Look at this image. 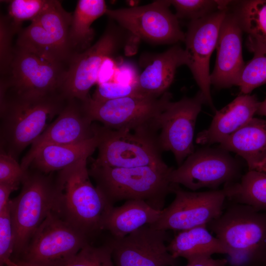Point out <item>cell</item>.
Wrapping results in <instances>:
<instances>
[{
  "instance_id": "8",
  "label": "cell",
  "mask_w": 266,
  "mask_h": 266,
  "mask_svg": "<svg viewBox=\"0 0 266 266\" xmlns=\"http://www.w3.org/2000/svg\"><path fill=\"white\" fill-rule=\"evenodd\" d=\"M67 68V65L48 60L16 45L7 73L0 77V93L61 94Z\"/></svg>"
},
{
  "instance_id": "34",
  "label": "cell",
  "mask_w": 266,
  "mask_h": 266,
  "mask_svg": "<svg viewBox=\"0 0 266 266\" xmlns=\"http://www.w3.org/2000/svg\"><path fill=\"white\" fill-rule=\"evenodd\" d=\"M14 243V233L9 201L7 205L0 211V266H17L12 259Z\"/></svg>"
},
{
  "instance_id": "36",
  "label": "cell",
  "mask_w": 266,
  "mask_h": 266,
  "mask_svg": "<svg viewBox=\"0 0 266 266\" xmlns=\"http://www.w3.org/2000/svg\"><path fill=\"white\" fill-rule=\"evenodd\" d=\"M134 95H143L136 81L131 83L108 81L99 84L91 97L95 101H103Z\"/></svg>"
},
{
  "instance_id": "25",
  "label": "cell",
  "mask_w": 266,
  "mask_h": 266,
  "mask_svg": "<svg viewBox=\"0 0 266 266\" xmlns=\"http://www.w3.org/2000/svg\"><path fill=\"white\" fill-rule=\"evenodd\" d=\"M107 9L103 0L78 1L69 32V43L75 55L82 52L90 46L95 33L92 23L105 14Z\"/></svg>"
},
{
  "instance_id": "38",
  "label": "cell",
  "mask_w": 266,
  "mask_h": 266,
  "mask_svg": "<svg viewBox=\"0 0 266 266\" xmlns=\"http://www.w3.org/2000/svg\"><path fill=\"white\" fill-rule=\"evenodd\" d=\"M228 263V261L225 259H214L209 257L188 261L185 266H226Z\"/></svg>"
},
{
  "instance_id": "26",
  "label": "cell",
  "mask_w": 266,
  "mask_h": 266,
  "mask_svg": "<svg viewBox=\"0 0 266 266\" xmlns=\"http://www.w3.org/2000/svg\"><path fill=\"white\" fill-rule=\"evenodd\" d=\"M226 199L235 203L248 205L266 212V173L248 170L240 180L226 184L223 189Z\"/></svg>"
},
{
  "instance_id": "40",
  "label": "cell",
  "mask_w": 266,
  "mask_h": 266,
  "mask_svg": "<svg viewBox=\"0 0 266 266\" xmlns=\"http://www.w3.org/2000/svg\"><path fill=\"white\" fill-rule=\"evenodd\" d=\"M253 170L266 173V157L257 164L254 167Z\"/></svg>"
},
{
  "instance_id": "7",
  "label": "cell",
  "mask_w": 266,
  "mask_h": 266,
  "mask_svg": "<svg viewBox=\"0 0 266 266\" xmlns=\"http://www.w3.org/2000/svg\"><path fill=\"white\" fill-rule=\"evenodd\" d=\"M98 154L92 162L113 167L162 166L159 133L151 130H115L99 125Z\"/></svg>"
},
{
  "instance_id": "15",
  "label": "cell",
  "mask_w": 266,
  "mask_h": 266,
  "mask_svg": "<svg viewBox=\"0 0 266 266\" xmlns=\"http://www.w3.org/2000/svg\"><path fill=\"white\" fill-rule=\"evenodd\" d=\"M228 9L218 10L202 18L191 21L185 33L186 66L191 70L206 103L212 108L210 59L216 48L221 25Z\"/></svg>"
},
{
  "instance_id": "13",
  "label": "cell",
  "mask_w": 266,
  "mask_h": 266,
  "mask_svg": "<svg viewBox=\"0 0 266 266\" xmlns=\"http://www.w3.org/2000/svg\"><path fill=\"white\" fill-rule=\"evenodd\" d=\"M204 103H206V100L199 91L194 97L171 101L158 118L161 148L173 153L178 166L194 152L196 123Z\"/></svg>"
},
{
  "instance_id": "27",
  "label": "cell",
  "mask_w": 266,
  "mask_h": 266,
  "mask_svg": "<svg viewBox=\"0 0 266 266\" xmlns=\"http://www.w3.org/2000/svg\"><path fill=\"white\" fill-rule=\"evenodd\" d=\"M72 17V14L64 9L60 1L49 0L43 11L32 21L38 23L46 31L70 62L75 55L69 43Z\"/></svg>"
},
{
  "instance_id": "33",
  "label": "cell",
  "mask_w": 266,
  "mask_h": 266,
  "mask_svg": "<svg viewBox=\"0 0 266 266\" xmlns=\"http://www.w3.org/2000/svg\"><path fill=\"white\" fill-rule=\"evenodd\" d=\"M49 0H13L9 1L8 16L19 32L25 20L31 22L36 18L49 3Z\"/></svg>"
},
{
  "instance_id": "11",
  "label": "cell",
  "mask_w": 266,
  "mask_h": 266,
  "mask_svg": "<svg viewBox=\"0 0 266 266\" xmlns=\"http://www.w3.org/2000/svg\"><path fill=\"white\" fill-rule=\"evenodd\" d=\"M173 201L162 211L150 226L155 229L182 231L207 225L224 210L226 194L223 189L205 192L188 191L173 184Z\"/></svg>"
},
{
  "instance_id": "24",
  "label": "cell",
  "mask_w": 266,
  "mask_h": 266,
  "mask_svg": "<svg viewBox=\"0 0 266 266\" xmlns=\"http://www.w3.org/2000/svg\"><path fill=\"white\" fill-rule=\"evenodd\" d=\"M219 146L236 153L245 161L248 170H253L266 157V120L253 117Z\"/></svg>"
},
{
  "instance_id": "28",
  "label": "cell",
  "mask_w": 266,
  "mask_h": 266,
  "mask_svg": "<svg viewBox=\"0 0 266 266\" xmlns=\"http://www.w3.org/2000/svg\"><path fill=\"white\" fill-rule=\"evenodd\" d=\"M16 45L48 60L68 66L69 60L46 31L33 21L17 34Z\"/></svg>"
},
{
  "instance_id": "42",
  "label": "cell",
  "mask_w": 266,
  "mask_h": 266,
  "mask_svg": "<svg viewBox=\"0 0 266 266\" xmlns=\"http://www.w3.org/2000/svg\"><path fill=\"white\" fill-rule=\"evenodd\" d=\"M13 261L16 263L17 266H34L21 260H14Z\"/></svg>"
},
{
  "instance_id": "30",
  "label": "cell",
  "mask_w": 266,
  "mask_h": 266,
  "mask_svg": "<svg viewBox=\"0 0 266 266\" xmlns=\"http://www.w3.org/2000/svg\"><path fill=\"white\" fill-rule=\"evenodd\" d=\"M247 46L253 57L245 64L237 85L244 95L266 84V46L250 36Z\"/></svg>"
},
{
  "instance_id": "37",
  "label": "cell",
  "mask_w": 266,
  "mask_h": 266,
  "mask_svg": "<svg viewBox=\"0 0 266 266\" xmlns=\"http://www.w3.org/2000/svg\"><path fill=\"white\" fill-rule=\"evenodd\" d=\"M27 170H24L17 159L12 156L0 153V183L20 185L24 180Z\"/></svg>"
},
{
  "instance_id": "22",
  "label": "cell",
  "mask_w": 266,
  "mask_h": 266,
  "mask_svg": "<svg viewBox=\"0 0 266 266\" xmlns=\"http://www.w3.org/2000/svg\"><path fill=\"white\" fill-rule=\"evenodd\" d=\"M162 210L154 209L143 200H126L122 205L112 206L107 210L102 229L108 231L113 238H121L145 225L154 224Z\"/></svg>"
},
{
  "instance_id": "2",
  "label": "cell",
  "mask_w": 266,
  "mask_h": 266,
  "mask_svg": "<svg viewBox=\"0 0 266 266\" xmlns=\"http://www.w3.org/2000/svg\"><path fill=\"white\" fill-rule=\"evenodd\" d=\"M173 168L166 164L134 167H113L92 163L89 172L96 187L111 206L119 201L141 200L158 210L164 208L171 193Z\"/></svg>"
},
{
  "instance_id": "29",
  "label": "cell",
  "mask_w": 266,
  "mask_h": 266,
  "mask_svg": "<svg viewBox=\"0 0 266 266\" xmlns=\"http://www.w3.org/2000/svg\"><path fill=\"white\" fill-rule=\"evenodd\" d=\"M233 11L243 32L266 46V0L236 1Z\"/></svg>"
},
{
  "instance_id": "19",
  "label": "cell",
  "mask_w": 266,
  "mask_h": 266,
  "mask_svg": "<svg viewBox=\"0 0 266 266\" xmlns=\"http://www.w3.org/2000/svg\"><path fill=\"white\" fill-rule=\"evenodd\" d=\"M260 103L255 95L237 97L216 112L209 127L198 134L196 143L202 145L221 143L253 118Z\"/></svg>"
},
{
  "instance_id": "39",
  "label": "cell",
  "mask_w": 266,
  "mask_h": 266,
  "mask_svg": "<svg viewBox=\"0 0 266 266\" xmlns=\"http://www.w3.org/2000/svg\"><path fill=\"white\" fill-rule=\"evenodd\" d=\"M19 185L9 183H0V211L8 203L10 194L19 188Z\"/></svg>"
},
{
  "instance_id": "18",
  "label": "cell",
  "mask_w": 266,
  "mask_h": 266,
  "mask_svg": "<svg viewBox=\"0 0 266 266\" xmlns=\"http://www.w3.org/2000/svg\"><path fill=\"white\" fill-rule=\"evenodd\" d=\"M243 32L235 14L228 9L220 28L215 66L210 73L211 84L217 88L237 85L245 65L242 52Z\"/></svg>"
},
{
  "instance_id": "41",
  "label": "cell",
  "mask_w": 266,
  "mask_h": 266,
  "mask_svg": "<svg viewBox=\"0 0 266 266\" xmlns=\"http://www.w3.org/2000/svg\"><path fill=\"white\" fill-rule=\"evenodd\" d=\"M257 114L266 116V98L263 101L260 102Z\"/></svg>"
},
{
  "instance_id": "4",
  "label": "cell",
  "mask_w": 266,
  "mask_h": 266,
  "mask_svg": "<svg viewBox=\"0 0 266 266\" xmlns=\"http://www.w3.org/2000/svg\"><path fill=\"white\" fill-rule=\"evenodd\" d=\"M229 249L231 264H263L266 258V212L233 203L207 225Z\"/></svg>"
},
{
  "instance_id": "43",
  "label": "cell",
  "mask_w": 266,
  "mask_h": 266,
  "mask_svg": "<svg viewBox=\"0 0 266 266\" xmlns=\"http://www.w3.org/2000/svg\"><path fill=\"white\" fill-rule=\"evenodd\" d=\"M263 264L264 266H266V258H265Z\"/></svg>"
},
{
  "instance_id": "5",
  "label": "cell",
  "mask_w": 266,
  "mask_h": 266,
  "mask_svg": "<svg viewBox=\"0 0 266 266\" xmlns=\"http://www.w3.org/2000/svg\"><path fill=\"white\" fill-rule=\"evenodd\" d=\"M22 188L16 198L10 199V214L15 243L14 260L26 250L35 231L57 206L56 178L32 168L27 170Z\"/></svg>"
},
{
  "instance_id": "31",
  "label": "cell",
  "mask_w": 266,
  "mask_h": 266,
  "mask_svg": "<svg viewBox=\"0 0 266 266\" xmlns=\"http://www.w3.org/2000/svg\"><path fill=\"white\" fill-rule=\"evenodd\" d=\"M174 7L176 17L191 21L205 17L221 10H227L232 4L231 0H171Z\"/></svg>"
},
{
  "instance_id": "6",
  "label": "cell",
  "mask_w": 266,
  "mask_h": 266,
  "mask_svg": "<svg viewBox=\"0 0 266 266\" xmlns=\"http://www.w3.org/2000/svg\"><path fill=\"white\" fill-rule=\"evenodd\" d=\"M172 95L160 97L134 95L96 101L90 97L83 101L85 109L93 122L115 130H151L158 132V119L171 101Z\"/></svg>"
},
{
  "instance_id": "23",
  "label": "cell",
  "mask_w": 266,
  "mask_h": 266,
  "mask_svg": "<svg viewBox=\"0 0 266 266\" xmlns=\"http://www.w3.org/2000/svg\"><path fill=\"white\" fill-rule=\"evenodd\" d=\"M169 252L175 258L187 261L211 257L214 254L229 255V248L207 230L206 225L179 232L167 244Z\"/></svg>"
},
{
  "instance_id": "35",
  "label": "cell",
  "mask_w": 266,
  "mask_h": 266,
  "mask_svg": "<svg viewBox=\"0 0 266 266\" xmlns=\"http://www.w3.org/2000/svg\"><path fill=\"white\" fill-rule=\"evenodd\" d=\"M18 32L8 16L1 15L0 21V65L1 77L5 76L11 63L14 47L12 38Z\"/></svg>"
},
{
  "instance_id": "9",
  "label": "cell",
  "mask_w": 266,
  "mask_h": 266,
  "mask_svg": "<svg viewBox=\"0 0 266 266\" xmlns=\"http://www.w3.org/2000/svg\"><path fill=\"white\" fill-rule=\"evenodd\" d=\"M82 231L51 212L32 236L21 260L34 266H56L90 242Z\"/></svg>"
},
{
  "instance_id": "12",
  "label": "cell",
  "mask_w": 266,
  "mask_h": 266,
  "mask_svg": "<svg viewBox=\"0 0 266 266\" xmlns=\"http://www.w3.org/2000/svg\"><path fill=\"white\" fill-rule=\"evenodd\" d=\"M169 0H156L145 5L107 9L105 14L137 36L159 44L185 40L178 18L169 7Z\"/></svg>"
},
{
  "instance_id": "32",
  "label": "cell",
  "mask_w": 266,
  "mask_h": 266,
  "mask_svg": "<svg viewBox=\"0 0 266 266\" xmlns=\"http://www.w3.org/2000/svg\"><path fill=\"white\" fill-rule=\"evenodd\" d=\"M112 253L111 238L99 246L89 243L75 255L56 266H114Z\"/></svg>"
},
{
  "instance_id": "3",
  "label": "cell",
  "mask_w": 266,
  "mask_h": 266,
  "mask_svg": "<svg viewBox=\"0 0 266 266\" xmlns=\"http://www.w3.org/2000/svg\"><path fill=\"white\" fill-rule=\"evenodd\" d=\"M83 158L58 171V203L55 213L90 237L102 231V221L112 206L92 183Z\"/></svg>"
},
{
  "instance_id": "10",
  "label": "cell",
  "mask_w": 266,
  "mask_h": 266,
  "mask_svg": "<svg viewBox=\"0 0 266 266\" xmlns=\"http://www.w3.org/2000/svg\"><path fill=\"white\" fill-rule=\"evenodd\" d=\"M241 166L227 150L204 147L194 151L171 171V183L182 185L193 191L202 188L216 190L220 185L238 180Z\"/></svg>"
},
{
  "instance_id": "1",
  "label": "cell",
  "mask_w": 266,
  "mask_h": 266,
  "mask_svg": "<svg viewBox=\"0 0 266 266\" xmlns=\"http://www.w3.org/2000/svg\"><path fill=\"white\" fill-rule=\"evenodd\" d=\"M68 99L61 94L0 93V150L16 159L45 130Z\"/></svg>"
},
{
  "instance_id": "16",
  "label": "cell",
  "mask_w": 266,
  "mask_h": 266,
  "mask_svg": "<svg viewBox=\"0 0 266 266\" xmlns=\"http://www.w3.org/2000/svg\"><path fill=\"white\" fill-rule=\"evenodd\" d=\"M168 236L146 225L124 237H112L114 266H178V259L167 249Z\"/></svg>"
},
{
  "instance_id": "20",
  "label": "cell",
  "mask_w": 266,
  "mask_h": 266,
  "mask_svg": "<svg viewBox=\"0 0 266 266\" xmlns=\"http://www.w3.org/2000/svg\"><path fill=\"white\" fill-rule=\"evenodd\" d=\"M185 50L176 45L157 55L137 77L140 93L146 96L160 97L171 84L177 68L186 66Z\"/></svg>"
},
{
  "instance_id": "17",
  "label": "cell",
  "mask_w": 266,
  "mask_h": 266,
  "mask_svg": "<svg viewBox=\"0 0 266 266\" xmlns=\"http://www.w3.org/2000/svg\"><path fill=\"white\" fill-rule=\"evenodd\" d=\"M95 122L86 112L83 100L68 99L56 119L32 143L21 166L27 170L37 152L50 145H65L89 139L95 134Z\"/></svg>"
},
{
  "instance_id": "14",
  "label": "cell",
  "mask_w": 266,
  "mask_h": 266,
  "mask_svg": "<svg viewBox=\"0 0 266 266\" xmlns=\"http://www.w3.org/2000/svg\"><path fill=\"white\" fill-rule=\"evenodd\" d=\"M120 31L113 25L107 26L100 39L85 51L76 54L66 70L61 93L66 99L86 100L89 92L98 80L101 67L121 45Z\"/></svg>"
},
{
  "instance_id": "21",
  "label": "cell",
  "mask_w": 266,
  "mask_h": 266,
  "mask_svg": "<svg viewBox=\"0 0 266 266\" xmlns=\"http://www.w3.org/2000/svg\"><path fill=\"white\" fill-rule=\"evenodd\" d=\"M95 124L94 137L72 144L45 146L35 155L29 168L49 174L63 170L83 158H89L98 148L100 139L99 125Z\"/></svg>"
}]
</instances>
